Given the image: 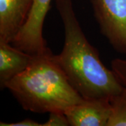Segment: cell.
Returning <instances> with one entry per match:
<instances>
[{
  "label": "cell",
  "instance_id": "5b68a950",
  "mask_svg": "<svg viewBox=\"0 0 126 126\" xmlns=\"http://www.w3.org/2000/svg\"><path fill=\"white\" fill-rule=\"evenodd\" d=\"M111 99H84L65 112L69 126H107L112 113Z\"/></svg>",
  "mask_w": 126,
  "mask_h": 126
},
{
  "label": "cell",
  "instance_id": "7a4b0ae2",
  "mask_svg": "<svg viewBox=\"0 0 126 126\" xmlns=\"http://www.w3.org/2000/svg\"><path fill=\"white\" fill-rule=\"evenodd\" d=\"M53 55L50 48L34 55L29 67L6 84V88L23 109L36 113H65L84 99L55 61Z\"/></svg>",
  "mask_w": 126,
  "mask_h": 126
},
{
  "label": "cell",
  "instance_id": "30bf717a",
  "mask_svg": "<svg viewBox=\"0 0 126 126\" xmlns=\"http://www.w3.org/2000/svg\"><path fill=\"white\" fill-rule=\"evenodd\" d=\"M69 123L64 113L53 112L49 113V118L41 126H67Z\"/></svg>",
  "mask_w": 126,
  "mask_h": 126
},
{
  "label": "cell",
  "instance_id": "8fae6325",
  "mask_svg": "<svg viewBox=\"0 0 126 126\" xmlns=\"http://www.w3.org/2000/svg\"><path fill=\"white\" fill-rule=\"evenodd\" d=\"M1 126H41L42 124H41L38 122L35 121L30 118H25L24 120H22L20 121L15 122V123H4L1 122L0 123Z\"/></svg>",
  "mask_w": 126,
  "mask_h": 126
},
{
  "label": "cell",
  "instance_id": "3957f363",
  "mask_svg": "<svg viewBox=\"0 0 126 126\" xmlns=\"http://www.w3.org/2000/svg\"><path fill=\"white\" fill-rule=\"evenodd\" d=\"M99 31L113 50L126 55V0H89Z\"/></svg>",
  "mask_w": 126,
  "mask_h": 126
},
{
  "label": "cell",
  "instance_id": "ba28073f",
  "mask_svg": "<svg viewBox=\"0 0 126 126\" xmlns=\"http://www.w3.org/2000/svg\"><path fill=\"white\" fill-rule=\"evenodd\" d=\"M110 100L112 113L107 126H126V86Z\"/></svg>",
  "mask_w": 126,
  "mask_h": 126
},
{
  "label": "cell",
  "instance_id": "277c9868",
  "mask_svg": "<svg viewBox=\"0 0 126 126\" xmlns=\"http://www.w3.org/2000/svg\"><path fill=\"white\" fill-rule=\"evenodd\" d=\"M51 0H33L27 22L12 44L32 55L46 51L49 48L43 36L45 18L49 11Z\"/></svg>",
  "mask_w": 126,
  "mask_h": 126
},
{
  "label": "cell",
  "instance_id": "9c48e42d",
  "mask_svg": "<svg viewBox=\"0 0 126 126\" xmlns=\"http://www.w3.org/2000/svg\"><path fill=\"white\" fill-rule=\"evenodd\" d=\"M111 67L119 81L124 86H126V60L116 58L111 63Z\"/></svg>",
  "mask_w": 126,
  "mask_h": 126
},
{
  "label": "cell",
  "instance_id": "8992f818",
  "mask_svg": "<svg viewBox=\"0 0 126 126\" xmlns=\"http://www.w3.org/2000/svg\"><path fill=\"white\" fill-rule=\"evenodd\" d=\"M33 0H0V43L16 39L27 22Z\"/></svg>",
  "mask_w": 126,
  "mask_h": 126
},
{
  "label": "cell",
  "instance_id": "52a82bcc",
  "mask_svg": "<svg viewBox=\"0 0 126 126\" xmlns=\"http://www.w3.org/2000/svg\"><path fill=\"white\" fill-rule=\"evenodd\" d=\"M30 54L10 43H0V87L5 89L14 77L24 72L32 63Z\"/></svg>",
  "mask_w": 126,
  "mask_h": 126
},
{
  "label": "cell",
  "instance_id": "6da1fadb",
  "mask_svg": "<svg viewBox=\"0 0 126 126\" xmlns=\"http://www.w3.org/2000/svg\"><path fill=\"white\" fill-rule=\"evenodd\" d=\"M55 6L64 38L61 52L53 58L70 83L84 99H111L119 94L124 86L102 63L98 50L86 38L72 0H55Z\"/></svg>",
  "mask_w": 126,
  "mask_h": 126
}]
</instances>
